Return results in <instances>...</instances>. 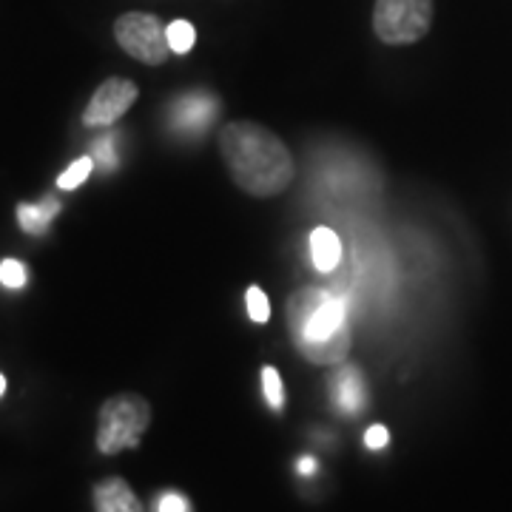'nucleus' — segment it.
<instances>
[{"mask_svg": "<svg viewBox=\"0 0 512 512\" xmlns=\"http://www.w3.org/2000/svg\"><path fill=\"white\" fill-rule=\"evenodd\" d=\"M220 157L228 177L248 197L268 200L288 191L296 180L291 148L271 128L254 120H234L220 131Z\"/></svg>", "mask_w": 512, "mask_h": 512, "instance_id": "obj_1", "label": "nucleus"}, {"mask_svg": "<svg viewBox=\"0 0 512 512\" xmlns=\"http://www.w3.org/2000/svg\"><path fill=\"white\" fill-rule=\"evenodd\" d=\"M313 470H316V461H313V458H302V461H299V473L311 476Z\"/></svg>", "mask_w": 512, "mask_h": 512, "instance_id": "obj_19", "label": "nucleus"}, {"mask_svg": "<svg viewBox=\"0 0 512 512\" xmlns=\"http://www.w3.org/2000/svg\"><path fill=\"white\" fill-rule=\"evenodd\" d=\"M311 256L316 271L330 274L342 262V242H339V237L330 228H316L311 234Z\"/></svg>", "mask_w": 512, "mask_h": 512, "instance_id": "obj_9", "label": "nucleus"}, {"mask_svg": "<svg viewBox=\"0 0 512 512\" xmlns=\"http://www.w3.org/2000/svg\"><path fill=\"white\" fill-rule=\"evenodd\" d=\"M151 427V404L140 393H114L100 404L97 413V450L103 456H117L123 450L140 447Z\"/></svg>", "mask_w": 512, "mask_h": 512, "instance_id": "obj_3", "label": "nucleus"}, {"mask_svg": "<svg viewBox=\"0 0 512 512\" xmlns=\"http://www.w3.org/2000/svg\"><path fill=\"white\" fill-rule=\"evenodd\" d=\"M285 322L293 348L305 362L316 367L345 365L353 336L342 299L322 288H299L288 296Z\"/></svg>", "mask_w": 512, "mask_h": 512, "instance_id": "obj_2", "label": "nucleus"}, {"mask_svg": "<svg viewBox=\"0 0 512 512\" xmlns=\"http://www.w3.org/2000/svg\"><path fill=\"white\" fill-rule=\"evenodd\" d=\"M26 276H29V271H26V265L18 262V259H3L0 262V285L18 291V288L26 285Z\"/></svg>", "mask_w": 512, "mask_h": 512, "instance_id": "obj_15", "label": "nucleus"}, {"mask_svg": "<svg viewBox=\"0 0 512 512\" xmlns=\"http://www.w3.org/2000/svg\"><path fill=\"white\" fill-rule=\"evenodd\" d=\"M165 32H168V46H171L174 55H188V52L194 49V43H197V29H194L188 20H174V23H168Z\"/></svg>", "mask_w": 512, "mask_h": 512, "instance_id": "obj_11", "label": "nucleus"}, {"mask_svg": "<svg viewBox=\"0 0 512 512\" xmlns=\"http://www.w3.org/2000/svg\"><path fill=\"white\" fill-rule=\"evenodd\" d=\"M365 444L370 450H382L390 444V433H387V427L384 424H373L370 430L365 433Z\"/></svg>", "mask_w": 512, "mask_h": 512, "instance_id": "obj_17", "label": "nucleus"}, {"mask_svg": "<svg viewBox=\"0 0 512 512\" xmlns=\"http://www.w3.org/2000/svg\"><path fill=\"white\" fill-rule=\"evenodd\" d=\"M114 40L128 57L146 63V66H163L171 57L168 32L163 20L148 12H126L114 20Z\"/></svg>", "mask_w": 512, "mask_h": 512, "instance_id": "obj_5", "label": "nucleus"}, {"mask_svg": "<svg viewBox=\"0 0 512 512\" xmlns=\"http://www.w3.org/2000/svg\"><path fill=\"white\" fill-rule=\"evenodd\" d=\"M262 390H265V399L271 404V410L285 407V387H282V376L276 367H262Z\"/></svg>", "mask_w": 512, "mask_h": 512, "instance_id": "obj_13", "label": "nucleus"}, {"mask_svg": "<svg viewBox=\"0 0 512 512\" xmlns=\"http://www.w3.org/2000/svg\"><path fill=\"white\" fill-rule=\"evenodd\" d=\"M94 157L89 154V157H80V160H74L60 177H57V188L60 191H74V188H80V185L89 180V174L94 171Z\"/></svg>", "mask_w": 512, "mask_h": 512, "instance_id": "obj_12", "label": "nucleus"}, {"mask_svg": "<svg viewBox=\"0 0 512 512\" xmlns=\"http://www.w3.org/2000/svg\"><path fill=\"white\" fill-rule=\"evenodd\" d=\"M3 393H6V376L0 373V396H3Z\"/></svg>", "mask_w": 512, "mask_h": 512, "instance_id": "obj_20", "label": "nucleus"}, {"mask_svg": "<svg viewBox=\"0 0 512 512\" xmlns=\"http://www.w3.org/2000/svg\"><path fill=\"white\" fill-rule=\"evenodd\" d=\"M245 302H248V316L254 319L256 325H265V322L271 319V305H268V296H265L262 288L251 285V288L245 291Z\"/></svg>", "mask_w": 512, "mask_h": 512, "instance_id": "obj_14", "label": "nucleus"}, {"mask_svg": "<svg viewBox=\"0 0 512 512\" xmlns=\"http://www.w3.org/2000/svg\"><path fill=\"white\" fill-rule=\"evenodd\" d=\"M433 15V0H376L373 32L387 46H413L421 37H427Z\"/></svg>", "mask_w": 512, "mask_h": 512, "instance_id": "obj_4", "label": "nucleus"}, {"mask_svg": "<svg viewBox=\"0 0 512 512\" xmlns=\"http://www.w3.org/2000/svg\"><path fill=\"white\" fill-rule=\"evenodd\" d=\"M336 402L348 413H359L365 404V384L356 367H345L336 379Z\"/></svg>", "mask_w": 512, "mask_h": 512, "instance_id": "obj_10", "label": "nucleus"}, {"mask_svg": "<svg viewBox=\"0 0 512 512\" xmlns=\"http://www.w3.org/2000/svg\"><path fill=\"white\" fill-rule=\"evenodd\" d=\"M94 512H143L140 498L123 478H106L94 487Z\"/></svg>", "mask_w": 512, "mask_h": 512, "instance_id": "obj_7", "label": "nucleus"}, {"mask_svg": "<svg viewBox=\"0 0 512 512\" xmlns=\"http://www.w3.org/2000/svg\"><path fill=\"white\" fill-rule=\"evenodd\" d=\"M157 512H188V501L180 493H165L157 501Z\"/></svg>", "mask_w": 512, "mask_h": 512, "instance_id": "obj_18", "label": "nucleus"}, {"mask_svg": "<svg viewBox=\"0 0 512 512\" xmlns=\"http://www.w3.org/2000/svg\"><path fill=\"white\" fill-rule=\"evenodd\" d=\"M140 97V89L134 80H126V77H109L97 86V92L92 94L89 106L83 111V123L89 128L97 126H111L117 123L123 114H126Z\"/></svg>", "mask_w": 512, "mask_h": 512, "instance_id": "obj_6", "label": "nucleus"}, {"mask_svg": "<svg viewBox=\"0 0 512 512\" xmlns=\"http://www.w3.org/2000/svg\"><path fill=\"white\" fill-rule=\"evenodd\" d=\"M94 163L97 165H103V168H111L114 165V140L111 137H100L97 143H94Z\"/></svg>", "mask_w": 512, "mask_h": 512, "instance_id": "obj_16", "label": "nucleus"}, {"mask_svg": "<svg viewBox=\"0 0 512 512\" xmlns=\"http://www.w3.org/2000/svg\"><path fill=\"white\" fill-rule=\"evenodd\" d=\"M63 211V205L57 197H43V200L32 205V202H20L18 205V225L26 234H46L49 225L57 220V214Z\"/></svg>", "mask_w": 512, "mask_h": 512, "instance_id": "obj_8", "label": "nucleus"}]
</instances>
